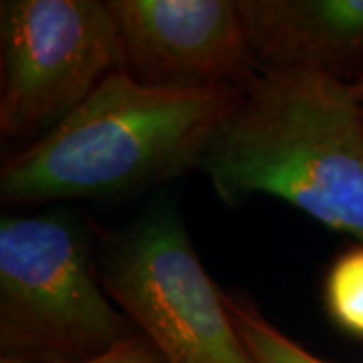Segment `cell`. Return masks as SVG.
<instances>
[{
  "label": "cell",
  "mask_w": 363,
  "mask_h": 363,
  "mask_svg": "<svg viewBox=\"0 0 363 363\" xmlns=\"http://www.w3.org/2000/svg\"><path fill=\"white\" fill-rule=\"evenodd\" d=\"M200 169L222 202L269 196L363 242L362 87L260 71L240 87Z\"/></svg>",
  "instance_id": "1"
},
{
  "label": "cell",
  "mask_w": 363,
  "mask_h": 363,
  "mask_svg": "<svg viewBox=\"0 0 363 363\" xmlns=\"http://www.w3.org/2000/svg\"><path fill=\"white\" fill-rule=\"evenodd\" d=\"M238 93L147 87L117 71L55 130L4 162L0 196L6 204L111 198L200 169Z\"/></svg>",
  "instance_id": "2"
},
{
  "label": "cell",
  "mask_w": 363,
  "mask_h": 363,
  "mask_svg": "<svg viewBox=\"0 0 363 363\" xmlns=\"http://www.w3.org/2000/svg\"><path fill=\"white\" fill-rule=\"evenodd\" d=\"M89 236L45 212L0 222V345L4 357L79 363L138 333L99 281Z\"/></svg>",
  "instance_id": "3"
},
{
  "label": "cell",
  "mask_w": 363,
  "mask_h": 363,
  "mask_svg": "<svg viewBox=\"0 0 363 363\" xmlns=\"http://www.w3.org/2000/svg\"><path fill=\"white\" fill-rule=\"evenodd\" d=\"M95 262L107 295L166 363H257L174 206L101 234Z\"/></svg>",
  "instance_id": "4"
},
{
  "label": "cell",
  "mask_w": 363,
  "mask_h": 363,
  "mask_svg": "<svg viewBox=\"0 0 363 363\" xmlns=\"http://www.w3.org/2000/svg\"><path fill=\"white\" fill-rule=\"evenodd\" d=\"M113 13L101 0L0 4V131L43 138L121 71Z\"/></svg>",
  "instance_id": "5"
},
{
  "label": "cell",
  "mask_w": 363,
  "mask_h": 363,
  "mask_svg": "<svg viewBox=\"0 0 363 363\" xmlns=\"http://www.w3.org/2000/svg\"><path fill=\"white\" fill-rule=\"evenodd\" d=\"M121 71L147 87H245L260 73L236 0H107Z\"/></svg>",
  "instance_id": "6"
},
{
  "label": "cell",
  "mask_w": 363,
  "mask_h": 363,
  "mask_svg": "<svg viewBox=\"0 0 363 363\" xmlns=\"http://www.w3.org/2000/svg\"><path fill=\"white\" fill-rule=\"evenodd\" d=\"M259 71L327 73L363 55V0H236Z\"/></svg>",
  "instance_id": "7"
},
{
  "label": "cell",
  "mask_w": 363,
  "mask_h": 363,
  "mask_svg": "<svg viewBox=\"0 0 363 363\" xmlns=\"http://www.w3.org/2000/svg\"><path fill=\"white\" fill-rule=\"evenodd\" d=\"M233 323L257 363H331L313 355L271 325L247 298L224 295Z\"/></svg>",
  "instance_id": "8"
},
{
  "label": "cell",
  "mask_w": 363,
  "mask_h": 363,
  "mask_svg": "<svg viewBox=\"0 0 363 363\" xmlns=\"http://www.w3.org/2000/svg\"><path fill=\"white\" fill-rule=\"evenodd\" d=\"M325 303L339 327L363 337V245L347 250L331 267Z\"/></svg>",
  "instance_id": "9"
},
{
  "label": "cell",
  "mask_w": 363,
  "mask_h": 363,
  "mask_svg": "<svg viewBox=\"0 0 363 363\" xmlns=\"http://www.w3.org/2000/svg\"><path fill=\"white\" fill-rule=\"evenodd\" d=\"M79 363H166L157 350L143 337L142 333H135L133 337L121 341L113 350L105 351L97 357H91L87 362Z\"/></svg>",
  "instance_id": "10"
},
{
  "label": "cell",
  "mask_w": 363,
  "mask_h": 363,
  "mask_svg": "<svg viewBox=\"0 0 363 363\" xmlns=\"http://www.w3.org/2000/svg\"><path fill=\"white\" fill-rule=\"evenodd\" d=\"M0 363H39V362H26V359H14V357H2Z\"/></svg>",
  "instance_id": "11"
},
{
  "label": "cell",
  "mask_w": 363,
  "mask_h": 363,
  "mask_svg": "<svg viewBox=\"0 0 363 363\" xmlns=\"http://www.w3.org/2000/svg\"><path fill=\"white\" fill-rule=\"evenodd\" d=\"M362 105H363V85H362Z\"/></svg>",
  "instance_id": "12"
}]
</instances>
